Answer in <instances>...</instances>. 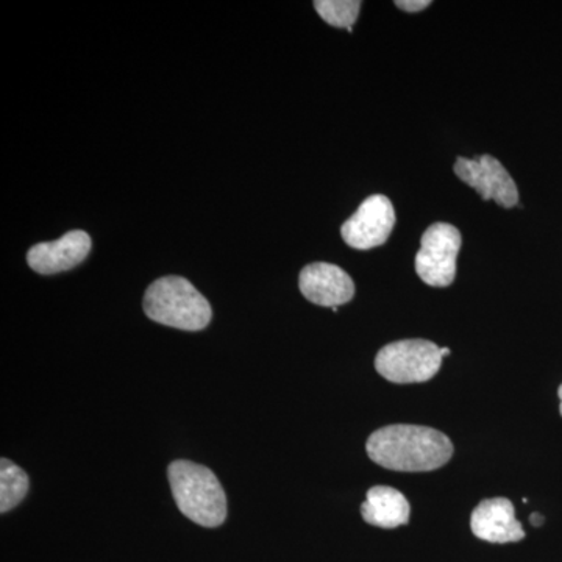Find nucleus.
<instances>
[{
    "instance_id": "nucleus-1",
    "label": "nucleus",
    "mask_w": 562,
    "mask_h": 562,
    "mask_svg": "<svg viewBox=\"0 0 562 562\" xmlns=\"http://www.w3.org/2000/svg\"><path fill=\"white\" fill-rule=\"evenodd\" d=\"M369 458L397 472H430L442 468L453 454V443L443 432L420 425H390L368 439Z\"/></svg>"
},
{
    "instance_id": "nucleus-2",
    "label": "nucleus",
    "mask_w": 562,
    "mask_h": 562,
    "mask_svg": "<svg viewBox=\"0 0 562 562\" xmlns=\"http://www.w3.org/2000/svg\"><path fill=\"white\" fill-rule=\"evenodd\" d=\"M173 501L192 522L214 528L227 519V497L217 476L205 465L173 461L168 469Z\"/></svg>"
},
{
    "instance_id": "nucleus-3",
    "label": "nucleus",
    "mask_w": 562,
    "mask_h": 562,
    "mask_svg": "<svg viewBox=\"0 0 562 562\" xmlns=\"http://www.w3.org/2000/svg\"><path fill=\"white\" fill-rule=\"evenodd\" d=\"M144 313L157 324L184 331L203 330L213 316L209 301L194 284L176 276L162 277L147 288Z\"/></svg>"
},
{
    "instance_id": "nucleus-4",
    "label": "nucleus",
    "mask_w": 562,
    "mask_h": 562,
    "mask_svg": "<svg viewBox=\"0 0 562 562\" xmlns=\"http://www.w3.org/2000/svg\"><path fill=\"white\" fill-rule=\"evenodd\" d=\"M441 347L425 339H405L387 344L376 353L375 369L387 382L425 383L442 364Z\"/></svg>"
},
{
    "instance_id": "nucleus-5",
    "label": "nucleus",
    "mask_w": 562,
    "mask_h": 562,
    "mask_svg": "<svg viewBox=\"0 0 562 562\" xmlns=\"http://www.w3.org/2000/svg\"><path fill=\"white\" fill-rule=\"evenodd\" d=\"M461 249V233L453 225L438 222L422 236L416 257V272L424 283L446 288L457 277V260Z\"/></svg>"
},
{
    "instance_id": "nucleus-6",
    "label": "nucleus",
    "mask_w": 562,
    "mask_h": 562,
    "mask_svg": "<svg viewBox=\"0 0 562 562\" xmlns=\"http://www.w3.org/2000/svg\"><path fill=\"white\" fill-rule=\"evenodd\" d=\"M454 173L479 192L483 201H494L503 209H513L519 203V190L513 177L503 168L502 162L491 155H482L473 160L458 157Z\"/></svg>"
},
{
    "instance_id": "nucleus-7",
    "label": "nucleus",
    "mask_w": 562,
    "mask_h": 562,
    "mask_svg": "<svg viewBox=\"0 0 562 562\" xmlns=\"http://www.w3.org/2000/svg\"><path fill=\"white\" fill-rule=\"evenodd\" d=\"M395 225L394 205L386 195L375 194L361 203L357 213L342 225L341 235L347 246L369 250L383 246Z\"/></svg>"
},
{
    "instance_id": "nucleus-8",
    "label": "nucleus",
    "mask_w": 562,
    "mask_h": 562,
    "mask_svg": "<svg viewBox=\"0 0 562 562\" xmlns=\"http://www.w3.org/2000/svg\"><path fill=\"white\" fill-rule=\"evenodd\" d=\"M299 288L306 301L327 308H338L355 295L353 280L339 266L313 262L302 269Z\"/></svg>"
},
{
    "instance_id": "nucleus-9",
    "label": "nucleus",
    "mask_w": 562,
    "mask_h": 562,
    "mask_svg": "<svg viewBox=\"0 0 562 562\" xmlns=\"http://www.w3.org/2000/svg\"><path fill=\"white\" fill-rule=\"evenodd\" d=\"M91 238L88 233L74 231L66 233L57 241L41 243L27 254L29 266L33 271L52 276L69 271L87 260L91 251Z\"/></svg>"
},
{
    "instance_id": "nucleus-10",
    "label": "nucleus",
    "mask_w": 562,
    "mask_h": 562,
    "mask_svg": "<svg viewBox=\"0 0 562 562\" xmlns=\"http://www.w3.org/2000/svg\"><path fill=\"white\" fill-rule=\"evenodd\" d=\"M471 528L476 538L492 543L519 542L525 538L522 525L514 514V505L505 497L480 503L473 509Z\"/></svg>"
},
{
    "instance_id": "nucleus-11",
    "label": "nucleus",
    "mask_w": 562,
    "mask_h": 562,
    "mask_svg": "<svg viewBox=\"0 0 562 562\" xmlns=\"http://www.w3.org/2000/svg\"><path fill=\"white\" fill-rule=\"evenodd\" d=\"M409 503L401 491L390 486H373L361 505V516L369 525L395 528L409 522Z\"/></svg>"
},
{
    "instance_id": "nucleus-12",
    "label": "nucleus",
    "mask_w": 562,
    "mask_h": 562,
    "mask_svg": "<svg viewBox=\"0 0 562 562\" xmlns=\"http://www.w3.org/2000/svg\"><path fill=\"white\" fill-rule=\"evenodd\" d=\"M31 480L20 465L7 458L0 461V513L11 512L27 495Z\"/></svg>"
},
{
    "instance_id": "nucleus-13",
    "label": "nucleus",
    "mask_w": 562,
    "mask_h": 562,
    "mask_svg": "<svg viewBox=\"0 0 562 562\" xmlns=\"http://www.w3.org/2000/svg\"><path fill=\"white\" fill-rule=\"evenodd\" d=\"M314 9L327 24L351 32L360 14L361 2L360 0H317L314 2Z\"/></svg>"
},
{
    "instance_id": "nucleus-14",
    "label": "nucleus",
    "mask_w": 562,
    "mask_h": 562,
    "mask_svg": "<svg viewBox=\"0 0 562 562\" xmlns=\"http://www.w3.org/2000/svg\"><path fill=\"white\" fill-rule=\"evenodd\" d=\"M430 0H397L395 7L401 10L409 11V13H416V11L425 10L430 7Z\"/></svg>"
},
{
    "instance_id": "nucleus-15",
    "label": "nucleus",
    "mask_w": 562,
    "mask_h": 562,
    "mask_svg": "<svg viewBox=\"0 0 562 562\" xmlns=\"http://www.w3.org/2000/svg\"><path fill=\"white\" fill-rule=\"evenodd\" d=\"M530 520H531V524L535 525V527H541V525L543 524V517L541 516V514H531L530 516Z\"/></svg>"
},
{
    "instance_id": "nucleus-16",
    "label": "nucleus",
    "mask_w": 562,
    "mask_h": 562,
    "mask_svg": "<svg viewBox=\"0 0 562 562\" xmlns=\"http://www.w3.org/2000/svg\"><path fill=\"white\" fill-rule=\"evenodd\" d=\"M558 395H560V401H561L560 413L562 416V383H561L560 390H558Z\"/></svg>"
},
{
    "instance_id": "nucleus-17",
    "label": "nucleus",
    "mask_w": 562,
    "mask_h": 562,
    "mask_svg": "<svg viewBox=\"0 0 562 562\" xmlns=\"http://www.w3.org/2000/svg\"><path fill=\"white\" fill-rule=\"evenodd\" d=\"M442 357H447V355H450L449 349H441Z\"/></svg>"
}]
</instances>
